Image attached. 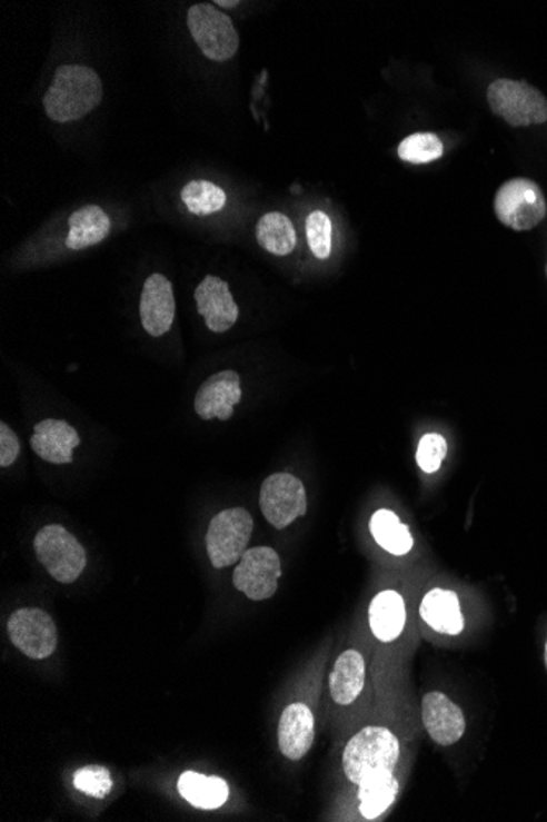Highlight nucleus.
<instances>
[{
  "label": "nucleus",
  "mask_w": 547,
  "mask_h": 822,
  "mask_svg": "<svg viewBox=\"0 0 547 822\" xmlns=\"http://www.w3.org/2000/svg\"><path fill=\"white\" fill-rule=\"evenodd\" d=\"M102 95V81L92 68L64 65L44 95V112L54 122H74L96 109Z\"/></svg>",
  "instance_id": "obj_1"
},
{
  "label": "nucleus",
  "mask_w": 547,
  "mask_h": 822,
  "mask_svg": "<svg viewBox=\"0 0 547 822\" xmlns=\"http://www.w3.org/2000/svg\"><path fill=\"white\" fill-rule=\"evenodd\" d=\"M400 754L396 735L386 727L369 725L355 735L342 754V769L346 776L356 785H361L377 773L394 772Z\"/></svg>",
  "instance_id": "obj_2"
},
{
  "label": "nucleus",
  "mask_w": 547,
  "mask_h": 822,
  "mask_svg": "<svg viewBox=\"0 0 547 822\" xmlns=\"http://www.w3.org/2000/svg\"><path fill=\"white\" fill-rule=\"evenodd\" d=\"M488 106L508 126L529 127L547 122V99L523 81L497 79L487 89Z\"/></svg>",
  "instance_id": "obj_3"
},
{
  "label": "nucleus",
  "mask_w": 547,
  "mask_h": 822,
  "mask_svg": "<svg viewBox=\"0 0 547 822\" xmlns=\"http://www.w3.org/2000/svg\"><path fill=\"white\" fill-rule=\"evenodd\" d=\"M33 547L41 565L62 585L74 583L88 566L84 547L71 532L58 524L41 528Z\"/></svg>",
  "instance_id": "obj_4"
},
{
  "label": "nucleus",
  "mask_w": 547,
  "mask_h": 822,
  "mask_svg": "<svg viewBox=\"0 0 547 822\" xmlns=\"http://www.w3.org/2000/svg\"><path fill=\"white\" fill-rule=\"evenodd\" d=\"M495 216L508 229H535L547 216V204L541 188L531 179L515 178L498 189L494 200Z\"/></svg>",
  "instance_id": "obj_5"
},
{
  "label": "nucleus",
  "mask_w": 547,
  "mask_h": 822,
  "mask_svg": "<svg viewBox=\"0 0 547 822\" xmlns=\"http://www.w3.org/2000/svg\"><path fill=\"white\" fill-rule=\"evenodd\" d=\"M187 26L193 40L209 60H231L240 48V37L230 17L221 13L210 3H197L187 13Z\"/></svg>",
  "instance_id": "obj_6"
},
{
  "label": "nucleus",
  "mask_w": 547,
  "mask_h": 822,
  "mask_svg": "<svg viewBox=\"0 0 547 822\" xmlns=\"http://www.w3.org/2000/svg\"><path fill=\"white\" fill-rule=\"evenodd\" d=\"M252 517L243 507L221 511L207 531V552L215 568L235 565L243 557L252 534Z\"/></svg>",
  "instance_id": "obj_7"
},
{
  "label": "nucleus",
  "mask_w": 547,
  "mask_h": 822,
  "mask_svg": "<svg viewBox=\"0 0 547 822\" xmlns=\"http://www.w3.org/2000/svg\"><path fill=\"white\" fill-rule=\"evenodd\" d=\"M259 506L268 523L276 528L289 527L307 513L304 483L289 473H276L265 479L259 493Z\"/></svg>",
  "instance_id": "obj_8"
},
{
  "label": "nucleus",
  "mask_w": 547,
  "mask_h": 822,
  "mask_svg": "<svg viewBox=\"0 0 547 822\" xmlns=\"http://www.w3.org/2000/svg\"><path fill=\"white\" fill-rule=\"evenodd\" d=\"M282 566L271 547H255L245 552L233 572V586L252 601H265L277 592Z\"/></svg>",
  "instance_id": "obj_9"
},
{
  "label": "nucleus",
  "mask_w": 547,
  "mask_h": 822,
  "mask_svg": "<svg viewBox=\"0 0 547 822\" xmlns=\"http://www.w3.org/2000/svg\"><path fill=\"white\" fill-rule=\"evenodd\" d=\"M9 635L12 644L29 658H48L57 651V625L50 614L37 607L16 611L9 620Z\"/></svg>",
  "instance_id": "obj_10"
},
{
  "label": "nucleus",
  "mask_w": 547,
  "mask_h": 822,
  "mask_svg": "<svg viewBox=\"0 0 547 822\" xmlns=\"http://www.w3.org/2000/svg\"><path fill=\"white\" fill-rule=\"evenodd\" d=\"M240 376L233 369L210 376L197 393L193 407L197 416L203 420H228L235 413V406L241 403Z\"/></svg>",
  "instance_id": "obj_11"
},
{
  "label": "nucleus",
  "mask_w": 547,
  "mask_h": 822,
  "mask_svg": "<svg viewBox=\"0 0 547 822\" xmlns=\"http://www.w3.org/2000/svg\"><path fill=\"white\" fill-rule=\"evenodd\" d=\"M140 316L145 330L151 337H161L171 330L176 317V299L172 283L165 275L155 273L145 283Z\"/></svg>",
  "instance_id": "obj_12"
},
{
  "label": "nucleus",
  "mask_w": 547,
  "mask_h": 822,
  "mask_svg": "<svg viewBox=\"0 0 547 822\" xmlns=\"http://www.w3.org/2000/svg\"><path fill=\"white\" fill-rule=\"evenodd\" d=\"M197 310L206 319L207 327L215 334L230 330L238 320L237 303L230 286L217 276H207L196 289Z\"/></svg>",
  "instance_id": "obj_13"
},
{
  "label": "nucleus",
  "mask_w": 547,
  "mask_h": 822,
  "mask_svg": "<svg viewBox=\"0 0 547 822\" xmlns=\"http://www.w3.org/2000/svg\"><path fill=\"white\" fill-rule=\"evenodd\" d=\"M421 714H424V724L429 737L442 747L456 744L466 732L463 711L455 701L449 700L439 691L426 694L424 704H421Z\"/></svg>",
  "instance_id": "obj_14"
},
{
  "label": "nucleus",
  "mask_w": 547,
  "mask_h": 822,
  "mask_svg": "<svg viewBox=\"0 0 547 822\" xmlns=\"http://www.w3.org/2000/svg\"><path fill=\"white\" fill-rule=\"evenodd\" d=\"M81 444L76 428L64 420L47 419L34 426L33 437L30 438L31 450L54 465H64L72 462V450Z\"/></svg>",
  "instance_id": "obj_15"
},
{
  "label": "nucleus",
  "mask_w": 547,
  "mask_h": 822,
  "mask_svg": "<svg viewBox=\"0 0 547 822\" xmlns=\"http://www.w3.org/2000/svg\"><path fill=\"white\" fill-rule=\"evenodd\" d=\"M280 752L289 760L304 759L315 739V720L307 704L294 703L284 710L279 721Z\"/></svg>",
  "instance_id": "obj_16"
},
{
  "label": "nucleus",
  "mask_w": 547,
  "mask_h": 822,
  "mask_svg": "<svg viewBox=\"0 0 547 822\" xmlns=\"http://www.w3.org/2000/svg\"><path fill=\"white\" fill-rule=\"evenodd\" d=\"M366 683V662L359 652L346 651L336 660L330 675L331 696L341 706H348L361 694Z\"/></svg>",
  "instance_id": "obj_17"
},
{
  "label": "nucleus",
  "mask_w": 547,
  "mask_h": 822,
  "mask_svg": "<svg viewBox=\"0 0 547 822\" xmlns=\"http://www.w3.org/2000/svg\"><path fill=\"white\" fill-rule=\"evenodd\" d=\"M112 222L99 206H84L69 217V234L66 247L84 250L109 237Z\"/></svg>",
  "instance_id": "obj_18"
},
{
  "label": "nucleus",
  "mask_w": 547,
  "mask_h": 822,
  "mask_svg": "<svg viewBox=\"0 0 547 822\" xmlns=\"http://www.w3.org/2000/svg\"><path fill=\"white\" fill-rule=\"evenodd\" d=\"M421 617L439 634L457 635L463 632L464 617L457 594L436 588L426 594L420 607Z\"/></svg>",
  "instance_id": "obj_19"
},
{
  "label": "nucleus",
  "mask_w": 547,
  "mask_h": 822,
  "mask_svg": "<svg viewBox=\"0 0 547 822\" xmlns=\"http://www.w3.org/2000/svg\"><path fill=\"white\" fill-rule=\"evenodd\" d=\"M407 621L404 597L397 592H382L374 597L369 607V624L380 642L396 641Z\"/></svg>",
  "instance_id": "obj_20"
},
{
  "label": "nucleus",
  "mask_w": 547,
  "mask_h": 822,
  "mask_svg": "<svg viewBox=\"0 0 547 822\" xmlns=\"http://www.w3.org/2000/svg\"><path fill=\"white\" fill-rule=\"evenodd\" d=\"M178 789L183 800L200 810H217L223 806L230 794L225 780L218 776L200 775L197 772L182 773Z\"/></svg>",
  "instance_id": "obj_21"
},
{
  "label": "nucleus",
  "mask_w": 547,
  "mask_h": 822,
  "mask_svg": "<svg viewBox=\"0 0 547 822\" xmlns=\"http://www.w3.org/2000/svg\"><path fill=\"white\" fill-rule=\"evenodd\" d=\"M259 245L276 257L290 255L297 245V234L289 217L280 212H269L259 219L256 227Z\"/></svg>",
  "instance_id": "obj_22"
},
{
  "label": "nucleus",
  "mask_w": 547,
  "mask_h": 822,
  "mask_svg": "<svg viewBox=\"0 0 547 822\" xmlns=\"http://www.w3.org/2000/svg\"><path fill=\"white\" fill-rule=\"evenodd\" d=\"M398 782L394 772L377 773L359 785L361 813L367 820H376L386 813L387 808L396 801Z\"/></svg>",
  "instance_id": "obj_23"
},
{
  "label": "nucleus",
  "mask_w": 547,
  "mask_h": 822,
  "mask_svg": "<svg viewBox=\"0 0 547 822\" xmlns=\"http://www.w3.org/2000/svg\"><path fill=\"white\" fill-rule=\"evenodd\" d=\"M370 532L377 544L392 555H407L414 548V537L407 526L400 523L397 514L380 509L370 519Z\"/></svg>",
  "instance_id": "obj_24"
},
{
  "label": "nucleus",
  "mask_w": 547,
  "mask_h": 822,
  "mask_svg": "<svg viewBox=\"0 0 547 822\" xmlns=\"http://www.w3.org/2000/svg\"><path fill=\"white\" fill-rule=\"evenodd\" d=\"M182 202L187 209L196 216H209V214L218 212L223 209L227 204V195L223 189L215 186L213 182L199 179V181H190L183 186Z\"/></svg>",
  "instance_id": "obj_25"
},
{
  "label": "nucleus",
  "mask_w": 547,
  "mask_h": 822,
  "mask_svg": "<svg viewBox=\"0 0 547 822\" xmlns=\"http://www.w3.org/2000/svg\"><path fill=\"white\" fill-rule=\"evenodd\" d=\"M445 153L441 140L432 133H414L398 145V157L407 164L425 165L439 160Z\"/></svg>",
  "instance_id": "obj_26"
},
{
  "label": "nucleus",
  "mask_w": 547,
  "mask_h": 822,
  "mask_svg": "<svg viewBox=\"0 0 547 822\" xmlns=\"http://www.w3.org/2000/svg\"><path fill=\"white\" fill-rule=\"evenodd\" d=\"M331 237H334V226H331L330 217L321 210H315L307 219V240L311 254L320 260H327L331 255Z\"/></svg>",
  "instance_id": "obj_27"
},
{
  "label": "nucleus",
  "mask_w": 547,
  "mask_h": 822,
  "mask_svg": "<svg viewBox=\"0 0 547 822\" xmlns=\"http://www.w3.org/2000/svg\"><path fill=\"white\" fill-rule=\"evenodd\" d=\"M112 776L103 766H84L74 773V786L93 798H106L112 790Z\"/></svg>",
  "instance_id": "obj_28"
},
{
  "label": "nucleus",
  "mask_w": 547,
  "mask_h": 822,
  "mask_svg": "<svg viewBox=\"0 0 547 822\" xmlns=\"http://www.w3.org/2000/svg\"><path fill=\"white\" fill-rule=\"evenodd\" d=\"M448 454V444L438 434L425 435L418 445L417 462L426 473H435L441 468V463Z\"/></svg>",
  "instance_id": "obj_29"
},
{
  "label": "nucleus",
  "mask_w": 547,
  "mask_h": 822,
  "mask_svg": "<svg viewBox=\"0 0 547 822\" xmlns=\"http://www.w3.org/2000/svg\"><path fill=\"white\" fill-rule=\"evenodd\" d=\"M20 455V440L16 432L7 424H0V466L13 465Z\"/></svg>",
  "instance_id": "obj_30"
},
{
  "label": "nucleus",
  "mask_w": 547,
  "mask_h": 822,
  "mask_svg": "<svg viewBox=\"0 0 547 822\" xmlns=\"http://www.w3.org/2000/svg\"><path fill=\"white\" fill-rule=\"evenodd\" d=\"M217 6L227 7V9H231V7H237L238 2H223V0H218Z\"/></svg>",
  "instance_id": "obj_31"
},
{
  "label": "nucleus",
  "mask_w": 547,
  "mask_h": 822,
  "mask_svg": "<svg viewBox=\"0 0 547 822\" xmlns=\"http://www.w3.org/2000/svg\"><path fill=\"white\" fill-rule=\"evenodd\" d=\"M546 666H547V642H546Z\"/></svg>",
  "instance_id": "obj_32"
},
{
  "label": "nucleus",
  "mask_w": 547,
  "mask_h": 822,
  "mask_svg": "<svg viewBox=\"0 0 547 822\" xmlns=\"http://www.w3.org/2000/svg\"><path fill=\"white\" fill-rule=\"evenodd\" d=\"M546 275H547V266H546Z\"/></svg>",
  "instance_id": "obj_33"
}]
</instances>
